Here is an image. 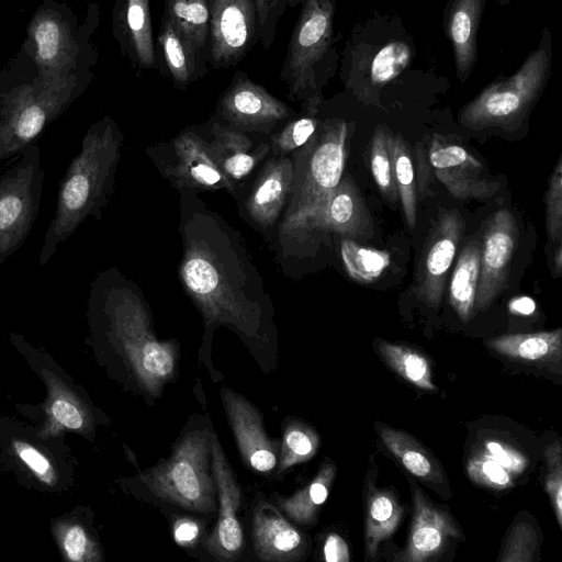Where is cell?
<instances>
[{
	"label": "cell",
	"mask_w": 562,
	"mask_h": 562,
	"mask_svg": "<svg viewBox=\"0 0 562 562\" xmlns=\"http://www.w3.org/2000/svg\"><path fill=\"white\" fill-rule=\"evenodd\" d=\"M179 193L178 276L203 317L205 334L224 325L250 344L267 341L273 308L243 235L198 192Z\"/></svg>",
	"instance_id": "cell-1"
},
{
	"label": "cell",
	"mask_w": 562,
	"mask_h": 562,
	"mask_svg": "<svg viewBox=\"0 0 562 562\" xmlns=\"http://www.w3.org/2000/svg\"><path fill=\"white\" fill-rule=\"evenodd\" d=\"M95 64L43 74L27 47L0 74V164L18 156L79 98Z\"/></svg>",
	"instance_id": "cell-2"
},
{
	"label": "cell",
	"mask_w": 562,
	"mask_h": 562,
	"mask_svg": "<svg viewBox=\"0 0 562 562\" xmlns=\"http://www.w3.org/2000/svg\"><path fill=\"white\" fill-rule=\"evenodd\" d=\"M124 135L111 116L90 125L80 150L59 181L56 210L43 238L38 265L45 266L58 246L88 218L100 220L114 191Z\"/></svg>",
	"instance_id": "cell-3"
},
{
	"label": "cell",
	"mask_w": 562,
	"mask_h": 562,
	"mask_svg": "<svg viewBox=\"0 0 562 562\" xmlns=\"http://www.w3.org/2000/svg\"><path fill=\"white\" fill-rule=\"evenodd\" d=\"M89 310L119 341L148 390L158 389L172 375L173 346L156 338L140 288L119 268L110 267L95 276L90 284Z\"/></svg>",
	"instance_id": "cell-4"
},
{
	"label": "cell",
	"mask_w": 562,
	"mask_h": 562,
	"mask_svg": "<svg viewBox=\"0 0 562 562\" xmlns=\"http://www.w3.org/2000/svg\"><path fill=\"white\" fill-rule=\"evenodd\" d=\"M352 127L345 120H319L310 140L292 154L293 191L279 225L280 244L323 205L344 176Z\"/></svg>",
	"instance_id": "cell-5"
},
{
	"label": "cell",
	"mask_w": 562,
	"mask_h": 562,
	"mask_svg": "<svg viewBox=\"0 0 562 562\" xmlns=\"http://www.w3.org/2000/svg\"><path fill=\"white\" fill-rule=\"evenodd\" d=\"M280 70L288 98L304 113H318L322 89L335 68L336 0H302Z\"/></svg>",
	"instance_id": "cell-6"
},
{
	"label": "cell",
	"mask_w": 562,
	"mask_h": 562,
	"mask_svg": "<svg viewBox=\"0 0 562 562\" xmlns=\"http://www.w3.org/2000/svg\"><path fill=\"white\" fill-rule=\"evenodd\" d=\"M551 61L552 36L546 27L514 75L497 78L460 110V124L474 131L519 127L547 86Z\"/></svg>",
	"instance_id": "cell-7"
},
{
	"label": "cell",
	"mask_w": 562,
	"mask_h": 562,
	"mask_svg": "<svg viewBox=\"0 0 562 562\" xmlns=\"http://www.w3.org/2000/svg\"><path fill=\"white\" fill-rule=\"evenodd\" d=\"M100 22L99 8L92 4L79 25L71 10L55 0H44L33 15L25 42L38 70L58 74L95 64L98 52L91 36Z\"/></svg>",
	"instance_id": "cell-8"
},
{
	"label": "cell",
	"mask_w": 562,
	"mask_h": 562,
	"mask_svg": "<svg viewBox=\"0 0 562 562\" xmlns=\"http://www.w3.org/2000/svg\"><path fill=\"white\" fill-rule=\"evenodd\" d=\"M213 434L188 432L172 454L151 469L143 479L164 501L183 508L209 513L215 506V484L210 473Z\"/></svg>",
	"instance_id": "cell-9"
},
{
	"label": "cell",
	"mask_w": 562,
	"mask_h": 562,
	"mask_svg": "<svg viewBox=\"0 0 562 562\" xmlns=\"http://www.w3.org/2000/svg\"><path fill=\"white\" fill-rule=\"evenodd\" d=\"M0 173V265L26 240L38 214L45 170L36 143Z\"/></svg>",
	"instance_id": "cell-10"
},
{
	"label": "cell",
	"mask_w": 562,
	"mask_h": 562,
	"mask_svg": "<svg viewBox=\"0 0 562 562\" xmlns=\"http://www.w3.org/2000/svg\"><path fill=\"white\" fill-rule=\"evenodd\" d=\"M146 153L161 176L178 191L226 190L237 194L220 170L202 124L184 128L168 142L149 146Z\"/></svg>",
	"instance_id": "cell-11"
},
{
	"label": "cell",
	"mask_w": 562,
	"mask_h": 562,
	"mask_svg": "<svg viewBox=\"0 0 562 562\" xmlns=\"http://www.w3.org/2000/svg\"><path fill=\"white\" fill-rule=\"evenodd\" d=\"M213 116L237 130L269 137L295 112L247 72L236 70L220 95Z\"/></svg>",
	"instance_id": "cell-12"
},
{
	"label": "cell",
	"mask_w": 562,
	"mask_h": 562,
	"mask_svg": "<svg viewBox=\"0 0 562 562\" xmlns=\"http://www.w3.org/2000/svg\"><path fill=\"white\" fill-rule=\"evenodd\" d=\"M210 12L209 67L238 65L259 44L254 0H207Z\"/></svg>",
	"instance_id": "cell-13"
},
{
	"label": "cell",
	"mask_w": 562,
	"mask_h": 562,
	"mask_svg": "<svg viewBox=\"0 0 562 562\" xmlns=\"http://www.w3.org/2000/svg\"><path fill=\"white\" fill-rule=\"evenodd\" d=\"M519 229L514 213L499 209L484 222L474 312L487 310L507 288Z\"/></svg>",
	"instance_id": "cell-14"
},
{
	"label": "cell",
	"mask_w": 562,
	"mask_h": 562,
	"mask_svg": "<svg viewBox=\"0 0 562 562\" xmlns=\"http://www.w3.org/2000/svg\"><path fill=\"white\" fill-rule=\"evenodd\" d=\"M317 232L336 233L352 239L369 238L373 234L371 214L360 191L349 176H342L323 205L295 233L281 243L284 251L294 241H304Z\"/></svg>",
	"instance_id": "cell-15"
},
{
	"label": "cell",
	"mask_w": 562,
	"mask_h": 562,
	"mask_svg": "<svg viewBox=\"0 0 562 562\" xmlns=\"http://www.w3.org/2000/svg\"><path fill=\"white\" fill-rule=\"evenodd\" d=\"M464 229L459 211L441 212L426 238L416 269L415 294L431 308L442 301L448 272Z\"/></svg>",
	"instance_id": "cell-16"
},
{
	"label": "cell",
	"mask_w": 562,
	"mask_h": 562,
	"mask_svg": "<svg viewBox=\"0 0 562 562\" xmlns=\"http://www.w3.org/2000/svg\"><path fill=\"white\" fill-rule=\"evenodd\" d=\"M427 157L436 178L458 200H487L501 188L499 181L487 176L482 161L441 135L431 137Z\"/></svg>",
	"instance_id": "cell-17"
},
{
	"label": "cell",
	"mask_w": 562,
	"mask_h": 562,
	"mask_svg": "<svg viewBox=\"0 0 562 562\" xmlns=\"http://www.w3.org/2000/svg\"><path fill=\"white\" fill-rule=\"evenodd\" d=\"M202 126L220 170L236 191L270 156L269 137L237 130L214 116Z\"/></svg>",
	"instance_id": "cell-18"
},
{
	"label": "cell",
	"mask_w": 562,
	"mask_h": 562,
	"mask_svg": "<svg viewBox=\"0 0 562 562\" xmlns=\"http://www.w3.org/2000/svg\"><path fill=\"white\" fill-rule=\"evenodd\" d=\"M293 191L291 156H270L261 166L243 201V213L258 229L266 232L284 213Z\"/></svg>",
	"instance_id": "cell-19"
},
{
	"label": "cell",
	"mask_w": 562,
	"mask_h": 562,
	"mask_svg": "<svg viewBox=\"0 0 562 562\" xmlns=\"http://www.w3.org/2000/svg\"><path fill=\"white\" fill-rule=\"evenodd\" d=\"M212 470L220 507L218 520L206 547L222 559H233L244 544L243 529L236 516L241 490L215 435L212 440Z\"/></svg>",
	"instance_id": "cell-20"
},
{
	"label": "cell",
	"mask_w": 562,
	"mask_h": 562,
	"mask_svg": "<svg viewBox=\"0 0 562 562\" xmlns=\"http://www.w3.org/2000/svg\"><path fill=\"white\" fill-rule=\"evenodd\" d=\"M113 36L136 72L157 69L150 0H114Z\"/></svg>",
	"instance_id": "cell-21"
},
{
	"label": "cell",
	"mask_w": 562,
	"mask_h": 562,
	"mask_svg": "<svg viewBox=\"0 0 562 562\" xmlns=\"http://www.w3.org/2000/svg\"><path fill=\"white\" fill-rule=\"evenodd\" d=\"M413 517L406 548L394 558L398 562H424L438 555L450 537L460 536L452 516L435 506L417 487L412 490Z\"/></svg>",
	"instance_id": "cell-22"
},
{
	"label": "cell",
	"mask_w": 562,
	"mask_h": 562,
	"mask_svg": "<svg viewBox=\"0 0 562 562\" xmlns=\"http://www.w3.org/2000/svg\"><path fill=\"white\" fill-rule=\"evenodd\" d=\"M222 397L244 460L256 471L272 470L277 464L279 445L267 436L260 412L232 391H223Z\"/></svg>",
	"instance_id": "cell-23"
},
{
	"label": "cell",
	"mask_w": 562,
	"mask_h": 562,
	"mask_svg": "<svg viewBox=\"0 0 562 562\" xmlns=\"http://www.w3.org/2000/svg\"><path fill=\"white\" fill-rule=\"evenodd\" d=\"M486 0H449L443 12V30L451 44L457 77L463 83L477 58V32Z\"/></svg>",
	"instance_id": "cell-24"
},
{
	"label": "cell",
	"mask_w": 562,
	"mask_h": 562,
	"mask_svg": "<svg viewBox=\"0 0 562 562\" xmlns=\"http://www.w3.org/2000/svg\"><path fill=\"white\" fill-rule=\"evenodd\" d=\"M155 49L156 70L177 89L184 90L209 71V65L200 59L165 14L160 19Z\"/></svg>",
	"instance_id": "cell-25"
},
{
	"label": "cell",
	"mask_w": 562,
	"mask_h": 562,
	"mask_svg": "<svg viewBox=\"0 0 562 562\" xmlns=\"http://www.w3.org/2000/svg\"><path fill=\"white\" fill-rule=\"evenodd\" d=\"M254 542L260 559L284 561L294 559L301 548L302 538L277 509L261 504L254 514Z\"/></svg>",
	"instance_id": "cell-26"
},
{
	"label": "cell",
	"mask_w": 562,
	"mask_h": 562,
	"mask_svg": "<svg viewBox=\"0 0 562 562\" xmlns=\"http://www.w3.org/2000/svg\"><path fill=\"white\" fill-rule=\"evenodd\" d=\"M375 427L384 447L412 475L434 487L443 485L440 465L414 437L380 423Z\"/></svg>",
	"instance_id": "cell-27"
},
{
	"label": "cell",
	"mask_w": 562,
	"mask_h": 562,
	"mask_svg": "<svg viewBox=\"0 0 562 562\" xmlns=\"http://www.w3.org/2000/svg\"><path fill=\"white\" fill-rule=\"evenodd\" d=\"M487 345L497 353L521 361H559L562 351V328L528 334L494 337Z\"/></svg>",
	"instance_id": "cell-28"
},
{
	"label": "cell",
	"mask_w": 562,
	"mask_h": 562,
	"mask_svg": "<svg viewBox=\"0 0 562 562\" xmlns=\"http://www.w3.org/2000/svg\"><path fill=\"white\" fill-rule=\"evenodd\" d=\"M402 516L403 508L392 491L370 487L366 501L367 560L374 558L380 543L395 532Z\"/></svg>",
	"instance_id": "cell-29"
},
{
	"label": "cell",
	"mask_w": 562,
	"mask_h": 562,
	"mask_svg": "<svg viewBox=\"0 0 562 562\" xmlns=\"http://www.w3.org/2000/svg\"><path fill=\"white\" fill-rule=\"evenodd\" d=\"M481 241L471 238L462 248L449 281V302L459 318L467 323L474 315L480 278Z\"/></svg>",
	"instance_id": "cell-30"
},
{
	"label": "cell",
	"mask_w": 562,
	"mask_h": 562,
	"mask_svg": "<svg viewBox=\"0 0 562 562\" xmlns=\"http://www.w3.org/2000/svg\"><path fill=\"white\" fill-rule=\"evenodd\" d=\"M165 14L209 65L210 12L207 0H164Z\"/></svg>",
	"instance_id": "cell-31"
},
{
	"label": "cell",
	"mask_w": 562,
	"mask_h": 562,
	"mask_svg": "<svg viewBox=\"0 0 562 562\" xmlns=\"http://www.w3.org/2000/svg\"><path fill=\"white\" fill-rule=\"evenodd\" d=\"M375 346L384 362L405 381L425 391L436 390L429 361L422 352L383 339L375 340Z\"/></svg>",
	"instance_id": "cell-32"
},
{
	"label": "cell",
	"mask_w": 562,
	"mask_h": 562,
	"mask_svg": "<svg viewBox=\"0 0 562 562\" xmlns=\"http://www.w3.org/2000/svg\"><path fill=\"white\" fill-rule=\"evenodd\" d=\"M392 155L395 184L406 224L414 228L417 215L416 173L413 154L401 134L392 136Z\"/></svg>",
	"instance_id": "cell-33"
},
{
	"label": "cell",
	"mask_w": 562,
	"mask_h": 562,
	"mask_svg": "<svg viewBox=\"0 0 562 562\" xmlns=\"http://www.w3.org/2000/svg\"><path fill=\"white\" fill-rule=\"evenodd\" d=\"M340 256L348 276L362 284L378 280L391 261L389 252L364 247L345 236L340 240Z\"/></svg>",
	"instance_id": "cell-34"
},
{
	"label": "cell",
	"mask_w": 562,
	"mask_h": 562,
	"mask_svg": "<svg viewBox=\"0 0 562 562\" xmlns=\"http://www.w3.org/2000/svg\"><path fill=\"white\" fill-rule=\"evenodd\" d=\"M336 474L335 464H324L315 479L292 497L280 501V506L300 524L314 520L318 507L325 503Z\"/></svg>",
	"instance_id": "cell-35"
},
{
	"label": "cell",
	"mask_w": 562,
	"mask_h": 562,
	"mask_svg": "<svg viewBox=\"0 0 562 562\" xmlns=\"http://www.w3.org/2000/svg\"><path fill=\"white\" fill-rule=\"evenodd\" d=\"M392 136L393 133L387 126L375 127L369 144V160L378 189L389 202L396 203L398 194L394 176Z\"/></svg>",
	"instance_id": "cell-36"
},
{
	"label": "cell",
	"mask_w": 562,
	"mask_h": 562,
	"mask_svg": "<svg viewBox=\"0 0 562 562\" xmlns=\"http://www.w3.org/2000/svg\"><path fill=\"white\" fill-rule=\"evenodd\" d=\"M318 124L317 113L290 119L269 136L270 156L292 155L310 140Z\"/></svg>",
	"instance_id": "cell-37"
},
{
	"label": "cell",
	"mask_w": 562,
	"mask_h": 562,
	"mask_svg": "<svg viewBox=\"0 0 562 562\" xmlns=\"http://www.w3.org/2000/svg\"><path fill=\"white\" fill-rule=\"evenodd\" d=\"M413 58L411 46L394 41L383 46L373 57L370 68L371 83L382 87L397 78Z\"/></svg>",
	"instance_id": "cell-38"
},
{
	"label": "cell",
	"mask_w": 562,
	"mask_h": 562,
	"mask_svg": "<svg viewBox=\"0 0 562 562\" xmlns=\"http://www.w3.org/2000/svg\"><path fill=\"white\" fill-rule=\"evenodd\" d=\"M302 0H254L258 18L259 44L269 49L277 36L280 21L285 12L301 4Z\"/></svg>",
	"instance_id": "cell-39"
},
{
	"label": "cell",
	"mask_w": 562,
	"mask_h": 562,
	"mask_svg": "<svg viewBox=\"0 0 562 562\" xmlns=\"http://www.w3.org/2000/svg\"><path fill=\"white\" fill-rule=\"evenodd\" d=\"M467 472L474 483L490 488L505 490L514 484L513 474L485 452H480L470 458Z\"/></svg>",
	"instance_id": "cell-40"
},
{
	"label": "cell",
	"mask_w": 562,
	"mask_h": 562,
	"mask_svg": "<svg viewBox=\"0 0 562 562\" xmlns=\"http://www.w3.org/2000/svg\"><path fill=\"white\" fill-rule=\"evenodd\" d=\"M546 228L551 243L562 239V159L553 168L544 194Z\"/></svg>",
	"instance_id": "cell-41"
},
{
	"label": "cell",
	"mask_w": 562,
	"mask_h": 562,
	"mask_svg": "<svg viewBox=\"0 0 562 562\" xmlns=\"http://www.w3.org/2000/svg\"><path fill=\"white\" fill-rule=\"evenodd\" d=\"M318 447L317 435L307 428L291 427L284 432L281 448V469L305 461L314 456Z\"/></svg>",
	"instance_id": "cell-42"
},
{
	"label": "cell",
	"mask_w": 562,
	"mask_h": 562,
	"mask_svg": "<svg viewBox=\"0 0 562 562\" xmlns=\"http://www.w3.org/2000/svg\"><path fill=\"white\" fill-rule=\"evenodd\" d=\"M547 464L546 491L549 494L553 513L562 527V447L559 440L544 449Z\"/></svg>",
	"instance_id": "cell-43"
},
{
	"label": "cell",
	"mask_w": 562,
	"mask_h": 562,
	"mask_svg": "<svg viewBox=\"0 0 562 562\" xmlns=\"http://www.w3.org/2000/svg\"><path fill=\"white\" fill-rule=\"evenodd\" d=\"M537 547V533L527 522L517 524L507 538L502 562H530Z\"/></svg>",
	"instance_id": "cell-44"
},
{
	"label": "cell",
	"mask_w": 562,
	"mask_h": 562,
	"mask_svg": "<svg viewBox=\"0 0 562 562\" xmlns=\"http://www.w3.org/2000/svg\"><path fill=\"white\" fill-rule=\"evenodd\" d=\"M483 452L512 474L522 473L528 465L526 457L520 451L501 441H485Z\"/></svg>",
	"instance_id": "cell-45"
},
{
	"label": "cell",
	"mask_w": 562,
	"mask_h": 562,
	"mask_svg": "<svg viewBox=\"0 0 562 562\" xmlns=\"http://www.w3.org/2000/svg\"><path fill=\"white\" fill-rule=\"evenodd\" d=\"M64 549L72 561L82 560L88 550V538L79 526L70 527L63 540Z\"/></svg>",
	"instance_id": "cell-46"
},
{
	"label": "cell",
	"mask_w": 562,
	"mask_h": 562,
	"mask_svg": "<svg viewBox=\"0 0 562 562\" xmlns=\"http://www.w3.org/2000/svg\"><path fill=\"white\" fill-rule=\"evenodd\" d=\"M52 414L54 418L66 428L79 429L83 419L78 408L66 400H56L52 404Z\"/></svg>",
	"instance_id": "cell-47"
},
{
	"label": "cell",
	"mask_w": 562,
	"mask_h": 562,
	"mask_svg": "<svg viewBox=\"0 0 562 562\" xmlns=\"http://www.w3.org/2000/svg\"><path fill=\"white\" fill-rule=\"evenodd\" d=\"M15 447L23 462H25L35 473L46 480L45 475L49 471V463L47 459L31 446L16 443Z\"/></svg>",
	"instance_id": "cell-48"
},
{
	"label": "cell",
	"mask_w": 562,
	"mask_h": 562,
	"mask_svg": "<svg viewBox=\"0 0 562 562\" xmlns=\"http://www.w3.org/2000/svg\"><path fill=\"white\" fill-rule=\"evenodd\" d=\"M324 559L327 562H349V549L337 533H330L324 544Z\"/></svg>",
	"instance_id": "cell-49"
},
{
	"label": "cell",
	"mask_w": 562,
	"mask_h": 562,
	"mask_svg": "<svg viewBox=\"0 0 562 562\" xmlns=\"http://www.w3.org/2000/svg\"><path fill=\"white\" fill-rule=\"evenodd\" d=\"M414 159V158H413ZM415 173L416 176V190L420 193L427 190L430 180V165L423 145L419 143L415 146Z\"/></svg>",
	"instance_id": "cell-50"
},
{
	"label": "cell",
	"mask_w": 562,
	"mask_h": 562,
	"mask_svg": "<svg viewBox=\"0 0 562 562\" xmlns=\"http://www.w3.org/2000/svg\"><path fill=\"white\" fill-rule=\"evenodd\" d=\"M199 526L189 519L179 520L173 530L175 540L181 546H189L199 536Z\"/></svg>",
	"instance_id": "cell-51"
},
{
	"label": "cell",
	"mask_w": 562,
	"mask_h": 562,
	"mask_svg": "<svg viewBox=\"0 0 562 562\" xmlns=\"http://www.w3.org/2000/svg\"><path fill=\"white\" fill-rule=\"evenodd\" d=\"M508 308L514 314L530 315L536 310V303L528 296H519L509 302Z\"/></svg>",
	"instance_id": "cell-52"
},
{
	"label": "cell",
	"mask_w": 562,
	"mask_h": 562,
	"mask_svg": "<svg viewBox=\"0 0 562 562\" xmlns=\"http://www.w3.org/2000/svg\"><path fill=\"white\" fill-rule=\"evenodd\" d=\"M553 267L557 272V276L561 274L562 269V247L561 243H558V246L555 248L554 255H553Z\"/></svg>",
	"instance_id": "cell-53"
},
{
	"label": "cell",
	"mask_w": 562,
	"mask_h": 562,
	"mask_svg": "<svg viewBox=\"0 0 562 562\" xmlns=\"http://www.w3.org/2000/svg\"><path fill=\"white\" fill-rule=\"evenodd\" d=\"M496 1H497V3H498L499 5H506V4H508L509 2H512V0H496Z\"/></svg>",
	"instance_id": "cell-54"
}]
</instances>
